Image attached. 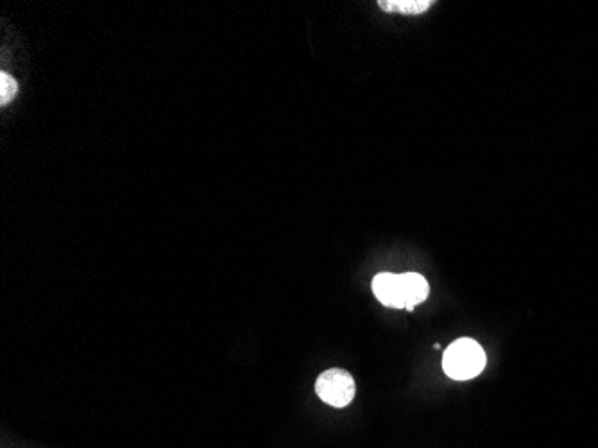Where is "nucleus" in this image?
Segmentation results:
<instances>
[{"instance_id": "obj_4", "label": "nucleus", "mask_w": 598, "mask_h": 448, "mask_svg": "<svg viewBox=\"0 0 598 448\" xmlns=\"http://www.w3.org/2000/svg\"><path fill=\"white\" fill-rule=\"evenodd\" d=\"M400 276V285H402L403 303L407 311H414L418 303L425 302L430 293V285L427 278L418 275V273H403Z\"/></svg>"}, {"instance_id": "obj_5", "label": "nucleus", "mask_w": 598, "mask_h": 448, "mask_svg": "<svg viewBox=\"0 0 598 448\" xmlns=\"http://www.w3.org/2000/svg\"><path fill=\"white\" fill-rule=\"evenodd\" d=\"M378 6L384 11H393V13H405V15H419L425 13L430 6H434L432 0H382Z\"/></svg>"}, {"instance_id": "obj_2", "label": "nucleus", "mask_w": 598, "mask_h": 448, "mask_svg": "<svg viewBox=\"0 0 598 448\" xmlns=\"http://www.w3.org/2000/svg\"><path fill=\"white\" fill-rule=\"evenodd\" d=\"M355 379L341 368L325 371L316 382L317 397L332 407H346L355 398Z\"/></svg>"}, {"instance_id": "obj_3", "label": "nucleus", "mask_w": 598, "mask_h": 448, "mask_svg": "<svg viewBox=\"0 0 598 448\" xmlns=\"http://www.w3.org/2000/svg\"><path fill=\"white\" fill-rule=\"evenodd\" d=\"M373 293L376 300L384 303L385 307L391 309H405L403 303L402 285H400V276L393 273H380L373 278Z\"/></svg>"}, {"instance_id": "obj_6", "label": "nucleus", "mask_w": 598, "mask_h": 448, "mask_svg": "<svg viewBox=\"0 0 598 448\" xmlns=\"http://www.w3.org/2000/svg\"><path fill=\"white\" fill-rule=\"evenodd\" d=\"M17 90V81L8 76L6 72H2L0 74V104L4 106V104L11 103L17 95Z\"/></svg>"}, {"instance_id": "obj_1", "label": "nucleus", "mask_w": 598, "mask_h": 448, "mask_svg": "<svg viewBox=\"0 0 598 448\" xmlns=\"http://www.w3.org/2000/svg\"><path fill=\"white\" fill-rule=\"evenodd\" d=\"M484 348L470 337L457 339L443 355V370L453 380L475 379L486 368Z\"/></svg>"}]
</instances>
